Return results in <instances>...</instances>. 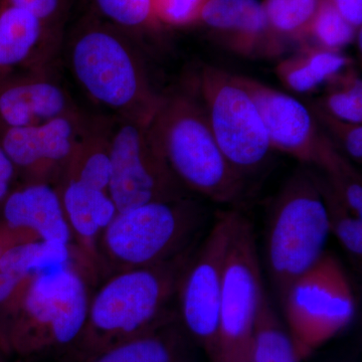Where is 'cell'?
I'll return each instance as SVG.
<instances>
[{
	"label": "cell",
	"instance_id": "18",
	"mask_svg": "<svg viewBox=\"0 0 362 362\" xmlns=\"http://www.w3.org/2000/svg\"><path fill=\"white\" fill-rule=\"evenodd\" d=\"M7 223L37 233L40 240L69 244V225L58 192L45 183L26 187L7 199L4 206Z\"/></svg>",
	"mask_w": 362,
	"mask_h": 362
},
{
	"label": "cell",
	"instance_id": "32",
	"mask_svg": "<svg viewBox=\"0 0 362 362\" xmlns=\"http://www.w3.org/2000/svg\"><path fill=\"white\" fill-rule=\"evenodd\" d=\"M337 13L356 30L362 25V0H329Z\"/></svg>",
	"mask_w": 362,
	"mask_h": 362
},
{
	"label": "cell",
	"instance_id": "35",
	"mask_svg": "<svg viewBox=\"0 0 362 362\" xmlns=\"http://www.w3.org/2000/svg\"><path fill=\"white\" fill-rule=\"evenodd\" d=\"M233 362H252V361L251 356H250V354H247V356L240 357V358L237 359V361H235Z\"/></svg>",
	"mask_w": 362,
	"mask_h": 362
},
{
	"label": "cell",
	"instance_id": "29",
	"mask_svg": "<svg viewBox=\"0 0 362 362\" xmlns=\"http://www.w3.org/2000/svg\"><path fill=\"white\" fill-rule=\"evenodd\" d=\"M324 175L345 206L356 216L362 218L361 175L352 165L351 161H345L337 170L324 173Z\"/></svg>",
	"mask_w": 362,
	"mask_h": 362
},
{
	"label": "cell",
	"instance_id": "7",
	"mask_svg": "<svg viewBox=\"0 0 362 362\" xmlns=\"http://www.w3.org/2000/svg\"><path fill=\"white\" fill-rule=\"evenodd\" d=\"M199 95L218 147L246 178L273 150L256 102L235 75L209 66L202 71Z\"/></svg>",
	"mask_w": 362,
	"mask_h": 362
},
{
	"label": "cell",
	"instance_id": "8",
	"mask_svg": "<svg viewBox=\"0 0 362 362\" xmlns=\"http://www.w3.org/2000/svg\"><path fill=\"white\" fill-rule=\"evenodd\" d=\"M240 211H221L188 262L178 285V317L188 335L213 362L218 337L223 268Z\"/></svg>",
	"mask_w": 362,
	"mask_h": 362
},
{
	"label": "cell",
	"instance_id": "26",
	"mask_svg": "<svg viewBox=\"0 0 362 362\" xmlns=\"http://www.w3.org/2000/svg\"><path fill=\"white\" fill-rule=\"evenodd\" d=\"M106 23L119 30H139L158 23L152 0H93Z\"/></svg>",
	"mask_w": 362,
	"mask_h": 362
},
{
	"label": "cell",
	"instance_id": "16",
	"mask_svg": "<svg viewBox=\"0 0 362 362\" xmlns=\"http://www.w3.org/2000/svg\"><path fill=\"white\" fill-rule=\"evenodd\" d=\"M56 54L44 25L18 7H0V83L21 71L45 66Z\"/></svg>",
	"mask_w": 362,
	"mask_h": 362
},
{
	"label": "cell",
	"instance_id": "27",
	"mask_svg": "<svg viewBox=\"0 0 362 362\" xmlns=\"http://www.w3.org/2000/svg\"><path fill=\"white\" fill-rule=\"evenodd\" d=\"M73 0H0V7L13 6L33 14L44 25L54 51L63 40Z\"/></svg>",
	"mask_w": 362,
	"mask_h": 362
},
{
	"label": "cell",
	"instance_id": "13",
	"mask_svg": "<svg viewBox=\"0 0 362 362\" xmlns=\"http://www.w3.org/2000/svg\"><path fill=\"white\" fill-rule=\"evenodd\" d=\"M78 113L68 90L40 66L0 83V133Z\"/></svg>",
	"mask_w": 362,
	"mask_h": 362
},
{
	"label": "cell",
	"instance_id": "4",
	"mask_svg": "<svg viewBox=\"0 0 362 362\" xmlns=\"http://www.w3.org/2000/svg\"><path fill=\"white\" fill-rule=\"evenodd\" d=\"M306 168L297 170L279 192L267 226V268L280 299L322 258L330 235L322 197Z\"/></svg>",
	"mask_w": 362,
	"mask_h": 362
},
{
	"label": "cell",
	"instance_id": "30",
	"mask_svg": "<svg viewBox=\"0 0 362 362\" xmlns=\"http://www.w3.org/2000/svg\"><path fill=\"white\" fill-rule=\"evenodd\" d=\"M276 74L286 88L300 94L311 92L323 84L300 52L281 62Z\"/></svg>",
	"mask_w": 362,
	"mask_h": 362
},
{
	"label": "cell",
	"instance_id": "34",
	"mask_svg": "<svg viewBox=\"0 0 362 362\" xmlns=\"http://www.w3.org/2000/svg\"><path fill=\"white\" fill-rule=\"evenodd\" d=\"M23 280L11 274L0 271V302L11 296Z\"/></svg>",
	"mask_w": 362,
	"mask_h": 362
},
{
	"label": "cell",
	"instance_id": "12",
	"mask_svg": "<svg viewBox=\"0 0 362 362\" xmlns=\"http://www.w3.org/2000/svg\"><path fill=\"white\" fill-rule=\"evenodd\" d=\"M25 310L47 341H75L87 324L89 301L82 278L70 267L33 277L25 297Z\"/></svg>",
	"mask_w": 362,
	"mask_h": 362
},
{
	"label": "cell",
	"instance_id": "14",
	"mask_svg": "<svg viewBox=\"0 0 362 362\" xmlns=\"http://www.w3.org/2000/svg\"><path fill=\"white\" fill-rule=\"evenodd\" d=\"M89 121L71 114L39 125L0 133V147L14 166L42 171L68 164Z\"/></svg>",
	"mask_w": 362,
	"mask_h": 362
},
{
	"label": "cell",
	"instance_id": "20",
	"mask_svg": "<svg viewBox=\"0 0 362 362\" xmlns=\"http://www.w3.org/2000/svg\"><path fill=\"white\" fill-rule=\"evenodd\" d=\"M70 261L69 244L59 242L25 243L7 250L0 257V271L21 279L65 268Z\"/></svg>",
	"mask_w": 362,
	"mask_h": 362
},
{
	"label": "cell",
	"instance_id": "31",
	"mask_svg": "<svg viewBox=\"0 0 362 362\" xmlns=\"http://www.w3.org/2000/svg\"><path fill=\"white\" fill-rule=\"evenodd\" d=\"M206 0H152L157 21L171 25L197 23Z\"/></svg>",
	"mask_w": 362,
	"mask_h": 362
},
{
	"label": "cell",
	"instance_id": "9",
	"mask_svg": "<svg viewBox=\"0 0 362 362\" xmlns=\"http://www.w3.org/2000/svg\"><path fill=\"white\" fill-rule=\"evenodd\" d=\"M151 116L123 118L112 128L108 194L118 213L185 197L152 135Z\"/></svg>",
	"mask_w": 362,
	"mask_h": 362
},
{
	"label": "cell",
	"instance_id": "23",
	"mask_svg": "<svg viewBox=\"0 0 362 362\" xmlns=\"http://www.w3.org/2000/svg\"><path fill=\"white\" fill-rule=\"evenodd\" d=\"M323 0H264L267 20L279 40L304 39Z\"/></svg>",
	"mask_w": 362,
	"mask_h": 362
},
{
	"label": "cell",
	"instance_id": "17",
	"mask_svg": "<svg viewBox=\"0 0 362 362\" xmlns=\"http://www.w3.org/2000/svg\"><path fill=\"white\" fill-rule=\"evenodd\" d=\"M194 344L176 314L153 329L97 351L90 362H195Z\"/></svg>",
	"mask_w": 362,
	"mask_h": 362
},
{
	"label": "cell",
	"instance_id": "19",
	"mask_svg": "<svg viewBox=\"0 0 362 362\" xmlns=\"http://www.w3.org/2000/svg\"><path fill=\"white\" fill-rule=\"evenodd\" d=\"M69 225L81 237L90 240L104 230L118 214L108 192L68 180L61 197Z\"/></svg>",
	"mask_w": 362,
	"mask_h": 362
},
{
	"label": "cell",
	"instance_id": "3",
	"mask_svg": "<svg viewBox=\"0 0 362 362\" xmlns=\"http://www.w3.org/2000/svg\"><path fill=\"white\" fill-rule=\"evenodd\" d=\"M197 246L165 263L123 270L100 290L86 324L102 342L98 351L153 329L177 314L168 305Z\"/></svg>",
	"mask_w": 362,
	"mask_h": 362
},
{
	"label": "cell",
	"instance_id": "25",
	"mask_svg": "<svg viewBox=\"0 0 362 362\" xmlns=\"http://www.w3.org/2000/svg\"><path fill=\"white\" fill-rule=\"evenodd\" d=\"M361 30H356L337 13L329 0H323L309 28L307 37L316 40L318 47L340 52L351 44Z\"/></svg>",
	"mask_w": 362,
	"mask_h": 362
},
{
	"label": "cell",
	"instance_id": "10",
	"mask_svg": "<svg viewBox=\"0 0 362 362\" xmlns=\"http://www.w3.org/2000/svg\"><path fill=\"white\" fill-rule=\"evenodd\" d=\"M254 228L240 214L230 240L221 285L218 337L213 362H233L250 354L264 295Z\"/></svg>",
	"mask_w": 362,
	"mask_h": 362
},
{
	"label": "cell",
	"instance_id": "1",
	"mask_svg": "<svg viewBox=\"0 0 362 362\" xmlns=\"http://www.w3.org/2000/svg\"><path fill=\"white\" fill-rule=\"evenodd\" d=\"M150 128L181 185L216 204H239L246 189V178L221 152L201 99L187 94L160 97Z\"/></svg>",
	"mask_w": 362,
	"mask_h": 362
},
{
	"label": "cell",
	"instance_id": "5",
	"mask_svg": "<svg viewBox=\"0 0 362 362\" xmlns=\"http://www.w3.org/2000/svg\"><path fill=\"white\" fill-rule=\"evenodd\" d=\"M206 220L189 197L151 202L117 214L104 242L124 270L156 266L197 246Z\"/></svg>",
	"mask_w": 362,
	"mask_h": 362
},
{
	"label": "cell",
	"instance_id": "28",
	"mask_svg": "<svg viewBox=\"0 0 362 362\" xmlns=\"http://www.w3.org/2000/svg\"><path fill=\"white\" fill-rule=\"evenodd\" d=\"M314 117L324 132L330 138L337 148L349 160L361 163L362 124H354L340 120L330 115L314 102L308 105Z\"/></svg>",
	"mask_w": 362,
	"mask_h": 362
},
{
	"label": "cell",
	"instance_id": "6",
	"mask_svg": "<svg viewBox=\"0 0 362 362\" xmlns=\"http://www.w3.org/2000/svg\"><path fill=\"white\" fill-rule=\"evenodd\" d=\"M286 329L300 361L346 329L356 315V297L344 269L326 252L281 298Z\"/></svg>",
	"mask_w": 362,
	"mask_h": 362
},
{
	"label": "cell",
	"instance_id": "21",
	"mask_svg": "<svg viewBox=\"0 0 362 362\" xmlns=\"http://www.w3.org/2000/svg\"><path fill=\"white\" fill-rule=\"evenodd\" d=\"M250 356L252 362H301L266 293L252 333Z\"/></svg>",
	"mask_w": 362,
	"mask_h": 362
},
{
	"label": "cell",
	"instance_id": "24",
	"mask_svg": "<svg viewBox=\"0 0 362 362\" xmlns=\"http://www.w3.org/2000/svg\"><path fill=\"white\" fill-rule=\"evenodd\" d=\"M331 87L315 103L340 120L362 124V82L354 71L347 69L331 80Z\"/></svg>",
	"mask_w": 362,
	"mask_h": 362
},
{
	"label": "cell",
	"instance_id": "2",
	"mask_svg": "<svg viewBox=\"0 0 362 362\" xmlns=\"http://www.w3.org/2000/svg\"><path fill=\"white\" fill-rule=\"evenodd\" d=\"M69 54L76 81L90 99L122 118L153 114L160 97L152 92L139 57L119 28L87 21L74 35Z\"/></svg>",
	"mask_w": 362,
	"mask_h": 362
},
{
	"label": "cell",
	"instance_id": "22",
	"mask_svg": "<svg viewBox=\"0 0 362 362\" xmlns=\"http://www.w3.org/2000/svg\"><path fill=\"white\" fill-rule=\"evenodd\" d=\"M319 192L322 197L330 233L349 254L352 262L361 265L362 257V218L345 206L331 187L329 181L320 170H312Z\"/></svg>",
	"mask_w": 362,
	"mask_h": 362
},
{
	"label": "cell",
	"instance_id": "33",
	"mask_svg": "<svg viewBox=\"0 0 362 362\" xmlns=\"http://www.w3.org/2000/svg\"><path fill=\"white\" fill-rule=\"evenodd\" d=\"M14 164L0 147V199L8 192L9 183L14 173Z\"/></svg>",
	"mask_w": 362,
	"mask_h": 362
},
{
	"label": "cell",
	"instance_id": "11",
	"mask_svg": "<svg viewBox=\"0 0 362 362\" xmlns=\"http://www.w3.org/2000/svg\"><path fill=\"white\" fill-rule=\"evenodd\" d=\"M235 77L256 102L272 148L324 173L337 170L349 160L324 132L309 106L259 81Z\"/></svg>",
	"mask_w": 362,
	"mask_h": 362
},
{
	"label": "cell",
	"instance_id": "15",
	"mask_svg": "<svg viewBox=\"0 0 362 362\" xmlns=\"http://www.w3.org/2000/svg\"><path fill=\"white\" fill-rule=\"evenodd\" d=\"M197 23L230 51L243 56L272 54L280 49L259 0H206Z\"/></svg>",
	"mask_w": 362,
	"mask_h": 362
}]
</instances>
